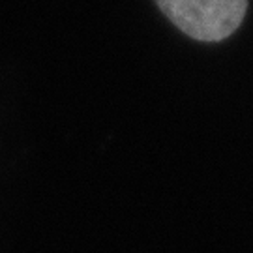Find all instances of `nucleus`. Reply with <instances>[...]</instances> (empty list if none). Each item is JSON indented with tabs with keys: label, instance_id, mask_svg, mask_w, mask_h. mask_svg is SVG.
Wrapping results in <instances>:
<instances>
[{
	"label": "nucleus",
	"instance_id": "nucleus-1",
	"mask_svg": "<svg viewBox=\"0 0 253 253\" xmlns=\"http://www.w3.org/2000/svg\"><path fill=\"white\" fill-rule=\"evenodd\" d=\"M182 32L201 42H219L240 27L248 0H156Z\"/></svg>",
	"mask_w": 253,
	"mask_h": 253
}]
</instances>
